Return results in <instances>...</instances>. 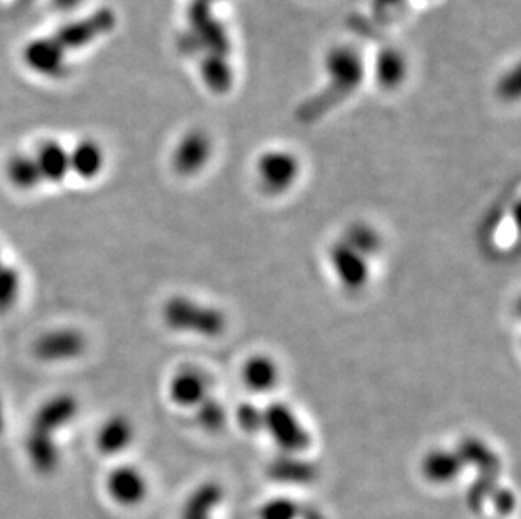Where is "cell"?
Returning a JSON list of instances; mask_svg holds the SVG:
<instances>
[{
    "instance_id": "obj_1",
    "label": "cell",
    "mask_w": 521,
    "mask_h": 519,
    "mask_svg": "<svg viewBox=\"0 0 521 519\" xmlns=\"http://www.w3.org/2000/svg\"><path fill=\"white\" fill-rule=\"evenodd\" d=\"M162 319L171 331L205 339L221 338L228 327V317L220 307L188 295L167 299L162 307Z\"/></svg>"
},
{
    "instance_id": "obj_2",
    "label": "cell",
    "mask_w": 521,
    "mask_h": 519,
    "mask_svg": "<svg viewBox=\"0 0 521 519\" xmlns=\"http://www.w3.org/2000/svg\"><path fill=\"white\" fill-rule=\"evenodd\" d=\"M186 22L179 48L186 54H231V38L225 22L216 16L215 7L191 0L186 9Z\"/></svg>"
},
{
    "instance_id": "obj_3",
    "label": "cell",
    "mask_w": 521,
    "mask_h": 519,
    "mask_svg": "<svg viewBox=\"0 0 521 519\" xmlns=\"http://www.w3.org/2000/svg\"><path fill=\"white\" fill-rule=\"evenodd\" d=\"M324 71L328 76L326 97L333 105L339 98L353 95L365 81L366 63L360 49L353 44H334L324 56Z\"/></svg>"
},
{
    "instance_id": "obj_4",
    "label": "cell",
    "mask_w": 521,
    "mask_h": 519,
    "mask_svg": "<svg viewBox=\"0 0 521 519\" xmlns=\"http://www.w3.org/2000/svg\"><path fill=\"white\" fill-rule=\"evenodd\" d=\"M264 432L280 454H304L312 444V435L294 408L284 402H272L264 408Z\"/></svg>"
},
{
    "instance_id": "obj_5",
    "label": "cell",
    "mask_w": 521,
    "mask_h": 519,
    "mask_svg": "<svg viewBox=\"0 0 521 519\" xmlns=\"http://www.w3.org/2000/svg\"><path fill=\"white\" fill-rule=\"evenodd\" d=\"M299 157L287 149H267L255 161V177L265 194L282 196L296 186L301 176Z\"/></svg>"
},
{
    "instance_id": "obj_6",
    "label": "cell",
    "mask_w": 521,
    "mask_h": 519,
    "mask_svg": "<svg viewBox=\"0 0 521 519\" xmlns=\"http://www.w3.org/2000/svg\"><path fill=\"white\" fill-rule=\"evenodd\" d=\"M117 26V16L110 7H102L93 11L88 16L76 19V21L66 22L61 26L53 38L65 48L66 53L80 51L97 43L98 39L112 33Z\"/></svg>"
},
{
    "instance_id": "obj_7",
    "label": "cell",
    "mask_w": 521,
    "mask_h": 519,
    "mask_svg": "<svg viewBox=\"0 0 521 519\" xmlns=\"http://www.w3.org/2000/svg\"><path fill=\"white\" fill-rule=\"evenodd\" d=\"M213 154L215 142L206 130H188L172 149L171 166L181 177L198 176L210 164Z\"/></svg>"
},
{
    "instance_id": "obj_8",
    "label": "cell",
    "mask_w": 521,
    "mask_h": 519,
    "mask_svg": "<svg viewBox=\"0 0 521 519\" xmlns=\"http://www.w3.org/2000/svg\"><path fill=\"white\" fill-rule=\"evenodd\" d=\"M24 65L46 80H63L70 75L68 53L54 38H36L22 49Z\"/></svg>"
},
{
    "instance_id": "obj_9",
    "label": "cell",
    "mask_w": 521,
    "mask_h": 519,
    "mask_svg": "<svg viewBox=\"0 0 521 519\" xmlns=\"http://www.w3.org/2000/svg\"><path fill=\"white\" fill-rule=\"evenodd\" d=\"M105 493L115 506L137 508L149 496V479L139 467L120 464L105 477Z\"/></svg>"
},
{
    "instance_id": "obj_10",
    "label": "cell",
    "mask_w": 521,
    "mask_h": 519,
    "mask_svg": "<svg viewBox=\"0 0 521 519\" xmlns=\"http://www.w3.org/2000/svg\"><path fill=\"white\" fill-rule=\"evenodd\" d=\"M328 262L338 284L348 292H360L370 284L371 265L368 258L363 257L348 243L338 240L329 248Z\"/></svg>"
},
{
    "instance_id": "obj_11",
    "label": "cell",
    "mask_w": 521,
    "mask_h": 519,
    "mask_svg": "<svg viewBox=\"0 0 521 519\" xmlns=\"http://www.w3.org/2000/svg\"><path fill=\"white\" fill-rule=\"evenodd\" d=\"M211 393L210 376L196 366L176 371L167 385V396L176 407L196 410Z\"/></svg>"
},
{
    "instance_id": "obj_12",
    "label": "cell",
    "mask_w": 521,
    "mask_h": 519,
    "mask_svg": "<svg viewBox=\"0 0 521 519\" xmlns=\"http://www.w3.org/2000/svg\"><path fill=\"white\" fill-rule=\"evenodd\" d=\"M466 469L456 449L437 447L430 449L420 459V474L434 486H447L457 481Z\"/></svg>"
},
{
    "instance_id": "obj_13",
    "label": "cell",
    "mask_w": 521,
    "mask_h": 519,
    "mask_svg": "<svg viewBox=\"0 0 521 519\" xmlns=\"http://www.w3.org/2000/svg\"><path fill=\"white\" fill-rule=\"evenodd\" d=\"M240 378L245 388L255 395L274 391L280 383V366L270 354H250L242 364Z\"/></svg>"
},
{
    "instance_id": "obj_14",
    "label": "cell",
    "mask_w": 521,
    "mask_h": 519,
    "mask_svg": "<svg viewBox=\"0 0 521 519\" xmlns=\"http://www.w3.org/2000/svg\"><path fill=\"white\" fill-rule=\"evenodd\" d=\"M33 156L44 184H58L70 176V149H66L58 140H44L34 150Z\"/></svg>"
},
{
    "instance_id": "obj_15",
    "label": "cell",
    "mask_w": 521,
    "mask_h": 519,
    "mask_svg": "<svg viewBox=\"0 0 521 519\" xmlns=\"http://www.w3.org/2000/svg\"><path fill=\"white\" fill-rule=\"evenodd\" d=\"M373 75L376 83L385 90L398 88L409 76V59L402 49L385 46L378 51L373 61Z\"/></svg>"
},
{
    "instance_id": "obj_16",
    "label": "cell",
    "mask_w": 521,
    "mask_h": 519,
    "mask_svg": "<svg viewBox=\"0 0 521 519\" xmlns=\"http://www.w3.org/2000/svg\"><path fill=\"white\" fill-rule=\"evenodd\" d=\"M135 427L124 415H113L102 422L97 432L98 452L105 455H119L134 444Z\"/></svg>"
},
{
    "instance_id": "obj_17",
    "label": "cell",
    "mask_w": 521,
    "mask_h": 519,
    "mask_svg": "<svg viewBox=\"0 0 521 519\" xmlns=\"http://www.w3.org/2000/svg\"><path fill=\"white\" fill-rule=\"evenodd\" d=\"M456 450L461 455L464 466L474 467L479 472V476H500V455L496 454L483 439L474 435L464 437Z\"/></svg>"
},
{
    "instance_id": "obj_18",
    "label": "cell",
    "mask_w": 521,
    "mask_h": 519,
    "mask_svg": "<svg viewBox=\"0 0 521 519\" xmlns=\"http://www.w3.org/2000/svg\"><path fill=\"white\" fill-rule=\"evenodd\" d=\"M105 162H107L105 150L97 140H80L73 149H70L71 172L83 181L97 179L105 169Z\"/></svg>"
},
{
    "instance_id": "obj_19",
    "label": "cell",
    "mask_w": 521,
    "mask_h": 519,
    "mask_svg": "<svg viewBox=\"0 0 521 519\" xmlns=\"http://www.w3.org/2000/svg\"><path fill=\"white\" fill-rule=\"evenodd\" d=\"M199 75L206 88L216 95H225L235 85V68L225 54H203L199 58Z\"/></svg>"
},
{
    "instance_id": "obj_20",
    "label": "cell",
    "mask_w": 521,
    "mask_h": 519,
    "mask_svg": "<svg viewBox=\"0 0 521 519\" xmlns=\"http://www.w3.org/2000/svg\"><path fill=\"white\" fill-rule=\"evenodd\" d=\"M225 498L223 487L216 481L199 484L183 503L179 519H211V514Z\"/></svg>"
},
{
    "instance_id": "obj_21",
    "label": "cell",
    "mask_w": 521,
    "mask_h": 519,
    "mask_svg": "<svg viewBox=\"0 0 521 519\" xmlns=\"http://www.w3.org/2000/svg\"><path fill=\"white\" fill-rule=\"evenodd\" d=\"M269 476L282 484H311L316 481L317 467L299 454H280L270 462Z\"/></svg>"
},
{
    "instance_id": "obj_22",
    "label": "cell",
    "mask_w": 521,
    "mask_h": 519,
    "mask_svg": "<svg viewBox=\"0 0 521 519\" xmlns=\"http://www.w3.org/2000/svg\"><path fill=\"white\" fill-rule=\"evenodd\" d=\"M4 172H6L7 182L11 184L12 188L24 191V193L41 188L44 184L33 154H27V152L12 154L7 159Z\"/></svg>"
},
{
    "instance_id": "obj_23",
    "label": "cell",
    "mask_w": 521,
    "mask_h": 519,
    "mask_svg": "<svg viewBox=\"0 0 521 519\" xmlns=\"http://www.w3.org/2000/svg\"><path fill=\"white\" fill-rule=\"evenodd\" d=\"M83 339L75 331L51 332L38 343V354L48 361L73 359L83 351Z\"/></svg>"
},
{
    "instance_id": "obj_24",
    "label": "cell",
    "mask_w": 521,
    "mask_h": 519,
    "mask_svg": "<svg viewBox=\"0 0 521 519\" xmlns=\"http://www.w3.org/2000/svg\"><path fill=\"white\" fill-rule=\"evenodd\" d=\"M341 240L348 243L351 248H355L356 252H360L368 260L378 255L383 247L382 235L365 221H358V223L348 226Z\"/></svg>"
},
{
    "instance_id": "obj_25",
    "label": "cell",
    "mask_w": 521,
    "mask_h": 519,
    "mask_svg": "<svg viewBox=\"0 0 521 519\" xmlns=\"http://www.w3.org/2000/svg\"><path fill=\"white\" fill-rule=\"evenodd\" d=\"M193 412L199 427L210 434H216L225 429L226 422H228L226 407L215 395L208 396L205 402L201 403Z\"/></svg>"
},
{
    "instance_id": "obj_26",
    "label": "cell",
    "mask_w": 521,
    "mask_h": 519,
    "mask_svg": "<svg viewBox=\"0 0 521 519\" xmlns=\"http://www.w3.org/2000/svg\"><path fill=\"white\" fill-rule=\"evenodd\" d=\"M301 504L287 496H275L258 509V519H299Z\"/></svg>"
},
{
    "instance_id": "obj_27",
    "label": "cell",
    "mask_w": 521,
    "mask_h": 519,
    "mask_svg": "<svg viewBox=\"0 0 521 519\" xmlns=\"http://www.w3.org/2000/svg\"><path fill=\"white\" fill-rule=\"evenodd\" d=\"M235 422L245 434L264 432V408L252 402H243L233 412Z\"/></svg>"
},
{
    "instance_id": "obj_28",
    "label": "cell",
    "mask_w": 521,
    "mask_h": 519,
    "mask_svg": "<svg viewBox=\"0 0 521 519\" xmlns=\"http://www.w3.org/2000/svg\"><path fill=\"white\" fill-rule=\"evenodd\" d=\"M493 508L496 509V513L500 516H510L516 508V496L510 487L496 486L495 491L489 496Z\"/></svg>"
},
{
    "instance_id": "obj_29",
    "label": "cell",
    "mask_w": 521,
    "mask_h": 519,
    "mask_svg": "<svg viewBox=\"0 0 521 519\" xmlns=\"http://www.w3.org/2000/svg\"><path fill=\"white\" fill-rule=\"evenodd\" d=\"M407 0H373V9L378 14H392V12L398 11L400 7L405 4Z\"/></svg>"
},
{
    "instance_id": "obj_30",
    "label": "cell",
    "mask_w": 521,
    "mask_h": 519,
    "mask_svg": "<svg viewBox=\"0 0 521 519\" xmlns=\"http://www.w3.org/2000/svg\"><path fill=\"white\" fill-rule=\"evenodd\" d=\"M53 6L61 12H73L83 4V0H51Z\"/></svg>"
},
{
    "instance_id": "obj_31",
    "label": "cell",
    "mask_w": 521,
    "mask_h": 519,
    "mask_svg": "<svg viewBox=\"0 0 521 519\" xmlns=\"http://www.w3.org/2000/svg\"><path fill=\"white\" fill-rule=\"evenodd\" d=\"M199 2H205V4H210V6L215 7L216 4H220L223 0H199Z\"/></svg>"
},
{
    "instance_id": "obj_32",
    "label": "cell",
    "mask_w": 521,
    "mask_h": 519,
    "mask_svg": "<svg viewBox=\"0 0 521 519\" xmlns=\"http://www.w3.org/2000/svg\"><path fill=\"white\" fill-rule=\"evenodd\" d=\"M6 263V260H4V257H2V250H0V267Z\"/></svg>"
}]
</instances>
